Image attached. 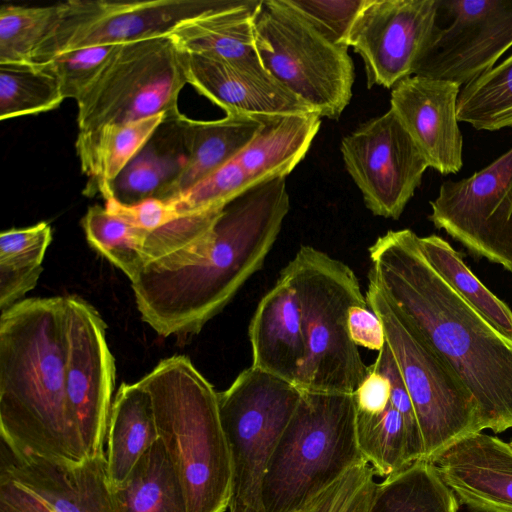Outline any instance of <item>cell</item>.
<instances>
[{"instance_id":"43","label":"cell","mask_w":512,"mask_h":512,"mask_svg":"<svg viewBox=\"0 0 512 512\" xmlns=\"http://www.w3.org/2000/svg\"><path fill=\"white\" fill-rule=\"evenodd\" d=\"M509 444H510V446L512 447V439H511V441L509 442Z\"/></svg>"},{"instance_id":"29","label":"cell","mask_w":512,"mask_h":512,"mask_svg":"<svg viewBox=\"0 0 512 512\" xmlns=\"http://www.w3.org/2000/svg\"><path fill=\"white\" fill-rule=\"evenodd\" d=\"M52 241L49 223L12 228L0 234V309L10 308L32 290L42 272V262Z\"/></svg>"},{"instance_id":"6","label":"cell","mask_w":512,"mask_h":512,"mask_svg":"<svg viewBox=\"0 0 512 512\" xmlns=\"http://www.w3.org/2000/svg\"><path fill=\"white\" fill-rule=\"evenodd\" d=\"M297 291L305 359L296 386L311 392L353 394L368 372L350 337L351 307L367 304L353 270L311 246L286 265Z\"/></svg>"},{"instance_id":"2","label":"cell","mask_w":512,"mask_h":512,"mask_svg":"<svg viewBox=\"0 0 512 512\" xmlns=\"http://www.w3.org/2000/svg\"><path fill=\"white\" fill-rule=\"evenodd\" d=\"M289 209L286 176L229 200L197 261L172 272L142 270L131 282L142 320L162 337L199 333L261 269Z\"/></svg>"},{"instance_id":"7","label":"cell","mask_w":512,"mask_h":512,"mask_svg":"<svg viewBox=\"0 0 512 512\" xmlns=\"http://www.w3.org/2000/svg\"><path fill=\"white\" fill-rule=\"evenodd\" d=\"M263 68L320 117L350 103L355 73L348 46L327 38L288 0H261L253 18Z\"/></svg>"},{"instance_id":"20","label":"cell","mask_w":512,"mask_h":512,"mask_svg":"<svg viewBox=\"0 0 512 512\" xmlns=\"http://www.w3.org/2000/svg\"><path fill=\"white\" fill-rule=\"evenodd\" d=\"M182 53L187 83L226 114L256 118L314 112L266 70Z\"/></svg>"},{"instance_id":"24","label":"cell","mask_w":512,"mask_h":512,"mask_svg":"<svg viewBox=\"0 0 512 512\" xmlns=\"http://www.w3.org/2000/svg\"><path fill=\"white\" fill-rule=\"evenodd\" d=\"M261 126L233 158L252 185L287 176L305 157L319 131L316 112L256 117Z\"/></svg>"},{"instance_id":"31","label":"cell","mask_w":512,"mask_h":512,"mask_svg":"<svg viewBox=\"0 0 512 512\" xmlns=\"http://www.w3.org/2000/svg\"><path fill=\"white\" fill-rule=\"evenodd\" d=\"M180 149H185L184 145L177 149L157 147L150 139L102 196L125 205L149 198L164 200L186 160V152L181 153Z\"/></svg>"},{"instance_id":"36","label":"cell","mask_w":512,"mask_h":512,"mask_svg":"<svg viewBox=\"0 0 512 512\" xmlns=\"http://www.w3.org/2000/svg\"><path fill=\"white\" fill-rule=\"evenodd\" d=\"M122 44H105L61 52L41 65L59 82L64 98L77 100L97 79Z\"/></svg>"},{"instance_id":"38","label":"cell","mask_w":512,"mask_h":512,"mask_svg":"<svg viewBox=\"0 0 512 512\" xmlns=\"http://www.w3.org/2000/svg\"><path fill=\"white\" fill-rule=\"evenodd\" d=\"M377 486L373 468L363 462L348 470L304 512H367Z\"/></svg>"},{"instance_id":"42","label":"cell","mask_w":512,"mask_h":512,"mask_svg":"<svg viewBox=\"0 0 512 512\" xmlns=\"http://www.w3.org/2000/svg\"><path fill=\"white\" fill-rule=\"evenodd\" d=\"M348 328L351 339L358 347L380 351L386 343L383 325L368 304L350 308Z\"/></svg>"},{"instance_id":"30","label":"cell","mask_w":512,"mask_h":512,"mask_svg":"<svg viewBox=\"0 0 512 512\" xmlns=\"http://www.w3.org/2000/svg\"><path fill=\"white\" fill-rule=\"evenodd\" d=\"M421 251L434 270L499 332L512 339V310L471 272L461 254L442 237H419Z\"/></svg>"},{"instance_id":"11","label":"cell","mask_w":512,"mask_h":512,"mask_svg":"<svg viewBox=\"0 0 512 512\" xmlns=\"http://www.w3.org/2000/svg\"><path fill=\"white\" fill-rule=\"evenodd\" d=\"M235 0H70L58 3L56 19L32 56L41 64L83 47L125 44L170 36L182 22L231 5Z\"/></svg>"},{"instance_id":"21","label":"cell","mask_w":512,"mask_h":512,"mask_svg":"<svg viewBox=\"0 0 512 512\" xmlns=\"http://www.w3.org/2000/svg\"><path fill=\"white\" fill-rule=\"evenodd\" d=\"M248 337L252 366L296 385L305 345L297 291L287 267L259 301Z\"/></svg>"},{"instance_id":"27","label":"cell","mask_w":512,"mask_h":512,"mask_svg":"<svg viewBox=\"0 0 512 512\" xmlns=\"http://www.w3.org/2000/svg\"><path fill=\"white\" fill-rule=\"evenodd\" d=\"M111 492L114 512H189L180 479L159 439Z\"/></svg>"},{"instance_id":"18","label":"cell","mask_w":512,"mask_h":512,"mask_svg":"<svg viewBox=\"0 0 512 512\" xmlns=\"http://www.w3.org/2000/svg\"><path fill=\"white\" fill-rule=\"evenodd\" d=\"M458 83L412 75L391 91L390 109L410 135L428 166L443 175L463 166V137L457 117Z\"/></svg>"},{"instance_id":"10","label":"cell","mask_w":512,"mask_h":512,"mask_svg":"<svg viewBox=\"0 0 512 512\" xmlns=\"http://www.w3.org/2000/svg\"><path fill=\"white\" fill-rule=\"evenodd\" d=\"M186 83L183 53L170 36L122 44L76 100L79 131L158 114L175 118Z\"/></svg>"},{"instance_id":"26","label":"cell","mask_w":512,"mask_h":512,"mask_svg":"<svg viewBox=\"0 0 512 512\" xmlns=\"http://www.w3.org/2000/svg\"><path fill=\"white\" fill-rule=\"evenodd\" d=\"M166 119L165 114H158L125 124L79 131L75 147L82 172L103 194Z\"/></svg>"},{"instance_id":"37","label":"cell","mask_w":512,"mask_h":512,"mask_svg":"<svg viewBox=\"0 0 512 512\" xmlns=\"http://www.w3.org/2000/svg\"><path fill=\"white\" fill-rule=\"evenodd\" d=\"M253 186L232 159L177 197L168 200L179 215H187L225 205Z\"/></svg>"},{"instance_id":"33","label":"cell","mask_w":512,"mask_h":512,"mask_svg":"<svg viewBox=\"0 0 512 512\" xmlns=\"http://www.w3.org/2000/svg\"><path fill=\"white\" fill-rule=\"evenodd\" d=\"M64 99L58 80L41 64H0V120L47 112Z\"/></svg>"},{"instance_id":"1","label":"cell","mask_w":512,"mask_h":512,"mask_svg":"<svg viewBox=\"0 0 512 512\" xmlns=\"http://www.w3.org/2000/svg\"><path fill=\"white\" fill-rule=\"evenodd\" d=\"M368 251L369 281L465 384L482 430L512 428V339L434 270L412 230H390Z\"/></svg>"},{"instance_id":"9","label":"cell","mask_w":512,"mask_h":512,"mask_svg":"<svg viewBox=\"0 0 512 512\" xmlns=\"http://www.w3.org/2000/svg\"><path fill=\"white\" fill-rule=\"evenodd\" d=\"M301 394L295 384L252 365L218 392L232 463L229 512H263V478Z\"/></svg>"},{"instance_id":"25","label":"cell","mask_w":512,"mask_h":512,"mask_svg":"<svg viewBox=\"0 0 512 512\" xmlns=\"http://www.w3.org/2000/svg\"><path fill=\"white\" fill-rule=\"evenodd\" d=\"M107 474L111 488L122 484L158 440L149 391L140 382L123 383L112 402L107 427Z\"/></svg>"},{"instance_id":"41","label":"cell","mask_w":512,"mask_h":512,"mask_svg":"<svg viewBox=\"0 0 512 512\" xmlns=\"http://www.w3.org/2000/svg\"><path fill=\"white\" fill-rule=\"evenodd\" d=\"M353 395L356 413L375 415L384 411L389 404L391 385L383 373L370 365L367 375Z\"/></svg>"},{"instance_id":"5","label":"cell","mask_w":512,"mask_h":512,"mask_svg":"<svg viewBox=\"0 0 512 512\" xmlns=\"http://www.w3.org/2000/svg\"><path fill=\"white\" fill-rule=\"evenodd\" d=\"M301 391L263 478V512H304L348 470L366 462L354 395Z\"/></svg>"},{"instance_id":"39","label":"cell","mask_w":512,"mask_h":512,"mask_svg":"<svg viewBox=\"0 0 512 512\" xmlns=\"http://www.w3.org/2000/svg\"><path fill=\"white\" fill-rule=\"evenodd\" d=\"M288 1L332 42L347 45L352 26L368 0Z\"/></svg>"},{"instance_id":"28","label":"cell","mask_w":512,"mask_h":512,"mask_svg":"<svg viewBox=\"0 0 512 512\" xmlns=\"http://www.w3.org/2000/svg\"><path fill=\"white\" fill-rule=\"evenodd\" d=\"M458 504L434 464L419 460L378 482L367 512H457Z\"/></svg>"},{"instance_id":"16","label":"cell","mask_w":512,"mask_h":512,"mask_svg":"<svg viewBox=\"0 0 512 512\" xmlns=\"http://www.w3.org/2000/svg\"><path fill=\"white\" fill-rule=\"evenodd\" d=\"M7 451L0 512H114L105 456L70 463Z\"/></svg>"},{"instance_id":"12","label":"cell","mask_w":512,"mask_h":512,"mask_svg":"<svg viewBox=\"0 0 512 512\" xmlns=\"http://www.w3.org/2000/svg\"><path fill=\"white\" fill-rule=\"evenodd\" d=\"M430 205L436 228L512 272V148L467 178L444 181Z\"/></svg>"},{"instance_id":"14","label":"cell","mask_w":512,"mask_h":512,"mask_svg":"<svg viewBox=\"0 0 512 512\" xmlns=\"http://www.w3.org/2000/svg\"><path fill=\"white\" fill-rule=\"evenodd\" d=\"M512 47V0H439L435 28L415 75L465 86Z\"/></svg>"},{"instance_id":"40","label":"cell","mask_w":512,"mask_h":512,"mask_svg":"<svg viewBox=\"0 0 512 512\" xmlns=\"http://www.w3.org/2000/svg\"><path fill=\"white\" fill-rule=\"evenodd\" d=\"M104 207L108 212L146 231L155 230L182 216L171 202L158 198H149L131 205L108 199Z\"/></svg>"},{"instance_id":"8","label":"cell","mask_w":512,"mask_h":512,"mask_svg":"<svg viewBox=\"0 0 512 512\" xmlns=\"http://www.w3.org/2000/svg\"><path fill=\"white\" fill-rule=\"evenodd\" d=\"M366 301L383 325L412 401L423 441V460L434 463L460 440L483 431L478 404L454 370L370 281Z\"/></svg>"},{"instance_id":"23","label":"cell","mask_w":512,"mask_h":512,"mask_svg":"<svg viewBox=\"0 0 512 512\" xmlns=\"http://www.w3.org/2000/svg\"><path fill=\"white\" fill-rule=\"evenodd\" d=\"M186 160L168 188V201L231 161L256 135L261 122L251 116L226 114L211 121L194 120L179 114L175 118Z\"/></svg>"},{"instance_id":"3","label":"cell","mask_w":512,"mask_h":512,"mask_svg":"<svg viewBox=\"0 0 512 512\" xmlns=\"http://www.w3.org/2000/svg\"><path fill=\"white\" fill-rule=\"evenodd\" d=\"M66 298H28L0 317V431L16 454L89 458L66 396Z\"/></svg>"},{"instance_id":"35","label":"cell","mask_w":512,"mask_h":512,"mask_svg":"<svg viewBox=\"0 0 512 512\" xmlns=\"http://www.w3.org/2000/svg\"><path fill=\"white\" fill-rule=\"evenodd\" d=\"M58 4L4 5L0 10V64L31 62L53 25Z\"/></svg>"},{"instance_id":"15","label":"cell","mask_w":512,"mask_h":512,"mask_svg":"<svg viewBox=\"0 0 512 512\" xmlns=\"http://www.w3.org/2000/svg\"><path fill=\"white\" fill-rule=\"evenodd\" d=\"M65 298L68 410L87 456L102 457L115 386V361L99 312L78 296Z\"/></svg>"},{"instance_id":"22","label":"cell","mask_w":512,"mask_h":512,"mask_svg":"<svg viewBox=\"0 0 512 512\" xmlns=\"http://www.w3.org/2000/svg\"><path fill=\"white\" fill-rule=\"evenodd\" d=\"M260 3L261 0H235L227 7L182 22L170 37L182 52L265 70L253 34V18Z\"/></svg>"},{"instance_id":"19","label":"cell","mask_w":512,"mask_h":512,"mask_svg":"<svg viewBox=\"0 0 512 512\" xmlns=\"http://www.w3.org/2000/svg\"><path fill=\"white\" fill-rule=\"evenodd\" d=\"M458 502L474 512H512V447L477 432L460 440L434 463Z\"/></svg>"},{"instance_id":"34","label":"cell","mask_w":512,"mask_h":512,"mask_svg":"<svg viewBox=\"0 0 512 512\" xmlns=\"http://www.w3.org/2000/svg\"><path fill=\"white\" fill-rule=\"evenodd\" d=\"M88 243L133 282L145 267L143 243L146 230L91 206L81 221Z\"/></svg>"},{"instance_id":"32","label":"cell","mask_w":512,"mask_h":512,"mask_svg":"<svg viewBox=\"0 0 512 512\" xmlns=\"http://www.w3.org/2000/svg\"><path fill=\"white\" fill-rule=\"evenodd\" d=\"M457 117L476 130L512 127V54L461 88Z\"/></svg>"},{"instance_id":"17","label":"cell","mask_w":512,"mask_h":512,"mask_svg":"<svg viewBox=\"0 0 512 512\" xmlns=\"http://www.w3.org/2000/svg\"><path fill=\"white\" fill-rule=\"evenodd\" d=\"M439 0H368L347 45L365 66L367 86L393 88L416 74L429 46Z\"/></svg>"},{"instance_id":"4","label":"cell","mask_w":512,"mask_h":512,"mask_svg":"<svg viewBox=\"0 0 512 512\" xmlns=\"http://www.w3.org/2000/svg\"><path fill=\"white\" fill-rule=\"evenodd\" d=\"M139 381L151 395L158 439L180 479L189 512H225L232 463L218 392L184 355L161 360Z\"/></svg>"},{"instance_id":"13","label":"cell","mask_w":512,"mask_h":512,"mask_svg":"<svg viewBox=\"0 0 512 512\" xmlns=\"http://www.w3.org/2000/svg\"><path fill=\"white\" fill-rule=\"evenodd\" d=\"M341 153L366 207L375 216L395 220L429 168L391 109L343 137Z\"/></svg>"}]
</instances>
